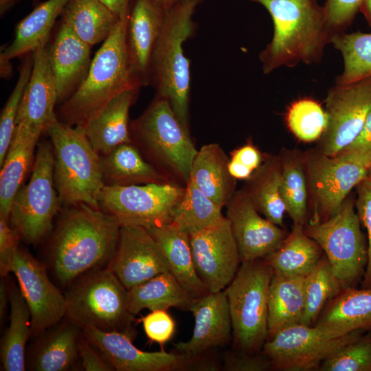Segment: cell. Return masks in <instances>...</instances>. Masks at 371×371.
I'll list each match as a JSON object with an SVG mask.
<instances>
[{"instance_id":"cell-34","label":"cell","mask_w":371,"mask_h":371,"mask_svg":"<svg viewBox=\"0 0 371 371\" xmlns=\"http://www.w3.org/2000/svg\"><path fill=\"white\" fill-rule=\"evenodd\" d=\"M243 188L265 218L282 227L285 205L281 194V163L279 155L269 156L246 180Z\"/></svg>"},{"instance_id":"cell-18","label":"cell","mask_w":371,"mask_h":371,"mask_svg":"<svg viewBox=\"0 0 371 371\" xmlns=\"http://www.w3.org/2000/svg\"><path fill=\"white\" fill-rule=\"evenodd\" d=\"M236 240L242 262L263 259L277 249L286 232L256 209L242 188L226 205V216Z\"/></svg>"},{"instance_id":"cell-16","label":"cell","mask_w":371,"mask_h":371,"mask_svg":"<svg viewBox=\"0 0 371 371\" xmlns=\"http://www.w3.org/2000/svg\"><path fill=\"white\" fill-rule=\"evenodd\" d=\"M190 240L200 280L210 293L225 290L242 262L227 218L190 234Z\"/></svg>"},{"instance_id":"cell-56","label":"cell","mask_w":371,"mask_h":371,"mask_svg":"<svg viewBox=\"0 0 371 371\" xmlns=\"http://www.w3.org/2000/svg\"><path fill=\"white\" fill-rule=\"evenodd\" d=\"M12 74L11 60L0 58V76L2 78L8 79Z\"/></svg>"},{"instance_id":"cell-49","label":"cell","mask_w":371,"mask_h":371,"mask_svg":"<svg viewBox=\"0 0 371 371\" xmlns=\"http://www.w3.org/2000/svg\"><path fill=\"white\" fill-rule=\"evenodd\" d=\"M20 238L9 220L0 217V273L2 278L11 272L13 256L19 247Z\"/></svg>"},{"instance_id":"cell-10","label":"cell","mask_w":371,"mask_h":371,"mask_svg":"<svg viewBox=\"0 0 371 371\" xmlns=\"http://www.w3.org/2000/svg\"><path fill=\"white\" fill-rule=\"evenodd\" d=\"M306 234L320 246L344 289L356 287L365 274L368 245L350 194L329 218L304 225Z\"/></svg>"},{"instance_id":"cell-57","label":"cell","mask_w":371,"mask_h":371,"mask_svg":"<svg viewBox=\"0 0 371 371\" xmlns=\"http://www.w3.org/2000/svg\"><path fill=\"white\" fill-rule=\"evenodd\" d=\"M368 23L371 25V0H362L359 8Z\"/></svg>"},{"instance_id":"cell-4","label":"cell","mask_w":371,"mask_h":371,"mask_svg":"<svg viewBox=\"0 0 371 371\" xmlns=\"http://www.w3.org/2000/svg\"><path fill=\"white\" fill-rule=\"evenodd\" d=\"M199 2L181 0L166 11L152 60V79L156 97L166 100L184 128L190 132V60L183 43L194 34L192 16Z\"/></svg>"},{"instance_id":"cell-30","label":"cell","mask_w":371,"mask_h":371,"mask_svg":"<svg viewBox=\"0 0 371 371\" xmlns=\"http://www.w3.org/2000/svg\"><path fill=\"white\" fill-rule=\"evenodd\" d=\"M82 329L66 319L48 328L40 337L32 355L31 368L36 371L71 370L79 356Z\"/></svg>"},{"instance_id":"cell-17","label":"cell","mask_w":371,"mask_h":371,"mask_svg":"<svg viewBox=\"0 0 371 371\" xmlns=\"http://www.w3.org/2000/svg\"><path fill=\"white\" fill-rule=\"evenodd\" d=\"M108 267L128 289L169 271L157 241L140 226L122 225L115 253Z\"/></svg>"},{"instance_id":"cell-20","label":"cell","mask_w":371,"mask_h":371,"mask_svg":"<svg viewBox=\"0 0 371 371\" xmlns=\"http://www.w3.org/2000/svg\"><path fill=\"white\" fill-rule=\"evenodd\" d=\"M83 335L96 347L117 371H170L180 370L183 357L179 353L146 352L133 344V338L117 332L93 327L82 328Z\"/></svg>"},{"instance_id":"cell-27","label":"cell","mask_w":371,"mask_h":371,"mask_svg":"<svg viewBox=\"0 0 371 371\" xmlns=\"http://www.w3.org/2000/svg\"><path fill=\"white\" fill-rule=\"evenodd\" d=\"M41 133L21 126L15 133L1 166L0 217L9 220L13 200L33 166L34 150Z\"/></svg>"},{"instance_id":"cell-21","label":"cell","mask_w":371,"mask_h":371,"mask_svg":"<svg viewBox=\"0 0 371 371\" xmlns=\"http://www.w3.org/2000/svg\"><path fill=\"white\" fill-rule=\"evenodd\" d=\"M166 12L151 0H133L131 3L126 44L133 69L142 86L148 85L152 80L153 56Z\"/></svg>"},{"instance_id":"cell-8","label":"cell","mask_w":371,"mask_h":371,"mask_svg":"<svg viewBox=\"0 0 371 371\" xmlns=\"http://www.w3.org/2000/svg\"><path fill=\"white\" fill-rule=\"evenodd\" d=\"M305 153L311 210L309 223L324 221L339 210L371 168V151H343L328 156L319 149Z\"/></svg>"},{"instance_id":"cell-61","label":"cell","mask_w":371,"mask_h":371,"mask_svg":"<svg viewBox=\"0 0 371 371\" xmlns=\"http://www.w3.org/2000/svg\"><path fill=\"white\" fill-rule=\"evenodd\" d=\"M194 1L199 2L201 0H194Z\"/></svg>"},{"instance_id":"cell-15","label":"cell","mask_w":371,"mask_h":371,"mask_svg":"<svg viewBox=\"0 0 371 371\" xmlns=\"http://www.w3.org/2000/svg\"><path fill=\"white\" fill-rule=\"evenodd\" d=\"M31 315V335L39 337L66 314L65 294L49 278L44 265L28 251L18 247L11 266Z\"/></svg>"},{"instance_id":"cell-38","label":"cell","mask_w":371,"mask_h":371,"mask_svg":"<svg viewBox=\"0 0 371 371\" xmlns=\"http://www.w3.org/2000/svg\"><path fill=\"white\" fill-rule=\"evenodd\" d=\"M10 324L1 340V357L3 370H25V345L31 336V315L19 286L9 287Z\"/></svg>"},{"instance_id":"cell-54","label":"cell","mask_w":371,"mask_h":371,"mask_svg":"<svg viewBox=\"0 0 371 371\" xmlns=\"http://www.w3.org/2000/svg\"><path fill=\"white\" fill-rule=\"evenodd\" d=\"M228 170L233 178L236 180H247L254 171L247 166L229 159Z\"/></svg>"},{"instance_id":"cell-28","label":"cell","mask_w":371,"mask_h":371,"mask_svg":"<svg viewBox=\"0 0 371 371\" xmlns=\"http://www.w3.org/2000/svg\"><path fill=\"white\" fill-rule=\"evenodd\" d=\"M229 160L218 144H205L198 150L190 175V180L222 208L236 192V179L228 170Z\"/></svg>"},{"instance_id":"cell-1","label":"cell","mask_w":371,"mask_h":371,"mask_svg":"<svg viewBox=\"0 0 371 371\" xmlns=\"http://www.w3.org/2000/svg\"><path fill=\"white\" fill-rule=\"evenodd\" d=\"M54 233L50 260L63 286L109 266L117 247L121 224L112 215L85 203L69 205Z\"/></svg>"},{"instance_id":"cell-5","label":"cell","mask_w":371,"mask_h":371,"mask_svg":"<svg viewBox=\"0 0 371 371\" xmlns=\"http://www.w3.org/2000/svg\"><path fill=\"white\" fill-rule=\"evenodd\" d=\"M45 132L54 149V181L60 202L100 209L99 197L105 186L100 155L83 128L69 125L56 115Z\"/></svg>"},{"instance_id":"cell-14","label":"cell","mask_w":371,"mask_h":371,"mask_svg":"<svg viewBox=\"0 0 371 371\" xmlns=\"http://www.w3.org/2000/svg\"><path fill=\"white\" fill-rule=\"evenodd\" d=\"M325 103L327 126L317 149L335 156L356 138L371 111V76L335 84L328 91Z\"/></svg>"},{"instance_id":"cell-58","label":"cell","mask_w":371,"mask_h":371,"mask_svg":"<svg viewBox=\"0 0 371 371\" xmlns=\"http://www.w3.org/2000/svg\"><path fill=\"white\" fill-rule=\"evenodd\" d=\"M155 4L164 11H168L178 3L181 0H151Z\"/></svg>"},{"instance_id":"cell-7","label":"cell","mask_w":371,"mask_h":371,"mask_svg":"<svg viewBox=\"0 0 371 371\" xmlns=\"http://www.w3.org/2000/svg\"><path fill=\"white\" fill-rule=\"evenodd\" d=\"M69 286L65 318L81 329L93 327L134 338L128 290L108 267L88 272Z\"/></svg>"},{"instance_id":"cell-48","label":"cell","mask_w":371,"mask_h":371,"mask_svg":"<svg viewBox=\"0 0 371 371\" xmlns=\"http://www.w3.org/2000/svg\"><path fill=\"white\" fill-rule=\"evenodd\" d=\"M223 362L227 371H265L273 368L271 360L263 352L255 354L239 349L225 352Z\"/></svg>"},{"instance_id":"cell-42","label":"cell","mask_w":371,"mask_h":371,"mask_svg":"<svg viewBox=\"0 0 371 371\" xmlns=\"http://www.w3.org/2000/svg\"><path fill=\"white\" fill-rule=\"evenodd\" d=\"M327 121L326 111L318 102L311 98L295 101L286 114L289 129L304 142L319 140L326 128Z\"/></svg>"},{"instance_id":"cell-6","label":"cell","mask_w":371,"mask_h":371,"mask_svg":"<svg viewBox=\"0 0 371 371\" xmlns=\"http://www.w3.org/2000/svg\"><path fill=\"white\" fill-rule=\"evenodd\" d=\"M132 142L171 181L185 186L198 150L170 103L155 97L130 124Z\"/></svg>"},{"instance_id":"cell-43","label":"cell","mask_w":371,"mask_h":371,"mask_svg":"<svg viewBox=\"0 0 371 371\" xmlns=\"http://www.w3.org/2000/svg\"><path fill=\"white\" fill-rule=\"evenodd\" d=\"M34 52L26 54L19 71L17 82L9 96L0 116V166L2 165L12 141L21 102L32 76Z\"/></svg>"},{"instance_id":"cell-13","label":"cell","mask_w":371,"mask_h":371,"mask_svg":"<svg viewBox=\"0 0 371 371\" xmlns=\"http://www.w3.org/2000/svg\"><path fill=\"white\" fill-rule=\"evenodd\" d=\"M366 331L344 335L327 332L316 326L302 324L284 328L267 339L262 352L272 368L284 371H306L321 364Z\"/></svg>"},{"instance_id":"cell-52","label":"cell","mask_w":371,"mask_h":371,"mask_svg":"<svg viewBox=\"0 0 371 371\" xmlns=\"http://www.w3.org/2000/svg\"><path fill=\"white\" fill-rule=\"evenodd\" d=\"M343 151H371V111L358 135Z\"/></svg>"},{"instance_id":"cell-12","label":"cell","mask_w":371,"mask_h":371,"mask_svg":"<svg viewBox=\"0 0 371 371\" xmlns=\"http://www.w3.org/2000/svg\"><path fill=\"white\" fill-rule=\"evenodd\" d=\"M184 190L185 186L175 182L104 186L100 194L99 207L113 216L121 225L149 229L171 223L172 212Z\"/></svg>"},{"instance_id":"cell-39","label":"cell","mask_w":371,"mask_h":371,"mask_svg":"<svg viewBox=\"0 0 371 371\" xmlns=\"http://www.w3.org/2000/svg\"><path fill=\"white\" fill-rule=\"evenodd\" d=\"M221 210L189 179L174 209L171 223L190 235L221 220L224 217Z\"/></svg>"},{"instance_id":"cell-35","label":"cell","mask_w":371,"mask_h":371,"mask_svg":"<svg viewBox=\"0 0 371 371\" xmlns=\"http://www.w3.org/2000/svg\"><path fill=\"white\" fill-rule=\"evenodd\" d=\"M194 300L169 271L128 289V310L133 315L144 309L190 311Z\"/></svg>"},{"instance_id":"cell-44","label":"cell","mask_w":371,"mask_h":371,"mask_svg":"<svg viewBox=\"0 0 371 371\" xmlns=\"http://www.w3.org/2000/svg\"><path fill=\"white\" fill-rule=\"evenodd\" d=\"M363 334L323 362L319 370L371 371V330Z\"/></svg>"},{"instance_id":"cell-25","label":"cell","mask_w":371,"mask_h":371,"mask_svg":"<svg viewBox=\"0 0 371 371\" xmlns=\"http://www.w3.org/2000/svg\"><path fill=\"white\" fill-rule=\"evenodd\" d=\"M315 326L338 335L371 330V288L342 289L327 302Z\"/></svg>"},{"instance_id":"cell-37","label":"cell","mask_w":371,"mask_h":371,"mask_svg":"<svg viewBox=\"0 0 371 371\" xmlns=\"http://www.w3.org/2000/svg\"><path fill=\"white\" fill-rule=\"evenodd\" d=\"M281 163V194L286 212L293 225H305L308 209V190L305 153L283 148L278 155Z\"/></svg>"},{"instance_id":"cell-41","label":"cell","mask_w":371,"mask_h":371,"mask_svg":"<svg viewBox=\"0 0 371 371\" xmlns=\"http://www.w3.org/2000/svg\"><path fill=\"white\" fill-rule=\"evenodd\" d=\"M344 289L335 275L327 258L324 256L314 269L305 276L304 311L301 324H315L327 302Z\"/></svg>"},{"instance_id":"cell-3","label":"cell","mask_w":371,"mask_h":371,"mask_svg":"<svg viewBox=\"0 0 371 371\" xmlns=\"http://www.w3.org/2000/svg\"><path fill=\"white\" fill-rule=\"evenodd\" d=\"M128 16L117 22L92 58L83 82L61 104L60 121L83 128L114 97L126 90L142 87L128 56Z\"/></svg>"},{"instance_id":"cell-55","label":"cell","mask_w":371,"mask_h":371,"mask_svg":"<svg viewBox=\"0 0 371 371\" xmlns=\"http://www.w3.org/2000/svg\"><path fill=\"white\" fill-rule=\"evenodd\" d=\"M1 280L0 283V318L3 319L8 302H10L9 287L5 280Z\"/></svg>"},{"instance_id":"cell-59","label":"cell","mask_w":371,"mask_h":371,"mask_svg":"<svg viewBox=\"0 0 371 371\" xmlns=\"http://www.w3.org/2000/svg\"><path fill=\"white\" fill-rule=\"evenodd\" d=\"M20 0H0V15L2 17Z\"/></svg>"},{"instance_id":"cell-31","label":"cell","mask_w":371,"mask_h":371,"mask_svg":"<svg viewBox=\"0 0 371 371\" xmlns=\"http://www.w3.org/2000/svg\"><path fill=\"white\" fill-rule=\"evenodd\" d=\"M305 276L273 273L268 293V337L301 324L304 311Z\"/></svg>"},{"instance_id":"cell-26","label":"cell","mask_w":371,"mask_h":371,"mask_svg":"<svg viewBox=\"0 0 371 371\" xmlns=\"http://www.w3.org/2000/svg\"><path fill=\"white\" fill-rule=\"evenodd\" d=\"M159 245L169 271L195 299L210 293L197 275L190 235L172 223L146 229Z\"/></svg>"},{"instance_id":"cell-24","label":"cell","mask_w":371,"mask_h":371,"mask_svg":"<svg viewBox=\"0 0 371 371\" xmlns=\"http://www.w3.org/2000/svg\"><path fill=\"white\" fill-rule=\"evenodd\" d=\"M139 89H128L111 99L83 127L93 148L100 155L116 146L132 142L129 111Z\"/></svg>"},{"instance_id":"cell-23","label":"cell","mask_w":371,"mask_h":371,"mask_svg":"<svg viewBox=\"0 0 371 371\" xmlns=\"http://www.w3.org/2000/svg\"><path fill=\"white\" fill-rule=\"evenodd\" d=\"M91 48L60 22L54 40L49 46L57 104L66 101L85 80L92 61Z\"/></svg>"},{"instance_id":"cell-33","label":"cell","mask_w":371,"mask_h":371,"mask_svg":"<svg viewBox=\"0 0 371 371\" xmlns=\"http://www.w3.org/2000/svg\"><path fill=\"white\" fill-rule=\"evenodd\" d=\"M323 251L304 230L296 224L280 245L262 260L273 273L306 276L323 257Z\"/></svg>"},{"instance_id":"cell-2","label":"cell","mask_w":371,"mask_h":371,"mask_svg":"<svg viewBox=\"0 0 371 371\" xmlns=\"http://www.w3.org/2000/svg\"><path fill=\"white\" fill-rule=\"evenodd\" d=\"M270 14L273 34L259 59L262 71L319 63L330 41L324 5L317 0H249Z\"/></svg>"},{"instance_id":"cell-46","label":"cell","mask_w":371,"mask_h":371,"mask_svg":"<svg viewBox=\"0 0 371 371\" xmlns=\"http://www.w3.org/2000/svg\"><path fill=\"white\" fill-rule=\"evenodd\" d=\"M355 207L368 234V262L362 288H371V181L366 177L356 187Z\"/></svg>"},{"instance_id":"cell-60","label":"cell","mask_w":371,"mask_h":371,"mask_svg":"<svg viewBox=\"0 0 371 371\" xmlns=\"http://www.w3.org/2000/svg\"><path fill=\"white\" fill-rule=\"evenodd\" d=\"M367 177L371 181V168L368 173Z\"/></svg>"},{"instance_id":"cell-53","label":"cell","mask_w":371,"mask_h":371,"mask_svg":"<svg viewBox=\"0 0 371 371\" xmlns=\"http://www.w3.org/2000/svg\"><path fill=\"white\" fill-rule=\"evenodd\" d=\"M104 4L119 19L128 16L133 0H99Z\"/></svg>"},{"instance_id":"cell-11","label":"cell","mask_w":371,"mask_h":371,"mask_svg":"<svg viewBox=\"0 0 371 371\" xmlns=\"http://www.w3.org/2000/svg\"><path fill=\"white\" fill-rule=\"evenodd\" d=\"M60 201L54 181V153L52 143L38 145L31 177L16 194L9 222L29 244L40 242L51 230Z\"/></svg>"},{"instance_id":"cell-51","label":"cell","mask_w":371,"mask_h":371,"mask_svg":"<svg viewBox=\"0 0 371 371\" xmlns=\"http://www.w3.org/2000/svg\"><path fill=\"white\" fill-rule=\"evenodd\" d=\"M230 159L237 161L253 171H255L263 162L262 155L251 142L241 146L230 153Z\"/></svg>"},{"instance_id":"cell-36","label":"cell","mask_w":371,"mask_h":371,"mask_svg":"<svg viewBox=\"0 0 371 371\" xmlns=\"http://www.w3.org/2000/svg\"><path fill=\"white\" fill-rule=\"evenodd\" d=\"M120 20L99 0H69L60 22L92 47L103 43Z\"/></svg>"},{"instance_id":"cell-32","label":"cell","mask_w":371,"mask_h":371,"mask_svg":"<svg viewBox=\"0 0 371 371\" xmlns=\"http://www.w3.org/2000/svg\"><path fill=\"white\" fill-rule=\"evenodd\" d=\"M69 0H47L39 3L16 25L12 43L1 51L0 58H13L34 52L48 42L49 33Z\"/></svg>"},{"instance_id":"cell-47","label":"cell","mask_w":371,"mask_h":371,"mask_svg":"<svg viewBox=\"0 0 371 371\" xmlns=\"http://www.w3.org/2000/svg\"><path fill=\"white\" fill-rule=\"evenodd\" d=\"M144 333L151 342L164 346L175 332V322L167 310L151 311L142 318Z\"/></svg>"},{"instance_id":"cell-50","label":"cell","mask_w":371,"mask_h":371,"mask_svg":"<svg viewBox=\"0 0 371 371\" xmlns=\"http://www.w3.org/2000/svg\"><path fill=\"white\" fill-rule=\"evenodd\" d=\"M78 352L86 371L115 370L104 355L83 335L82 331L78 341Z\"/></svg>"},{"instance_id":"cell-9","label":"cell","mask_w":371,"mask_h":371,"mask_svg":"<svg viewBox=\"0 0 371 371\" xmlns=\"http://www.w3.org/2000/svg\"><path fill=\"white\" fill-rule=\"evenodd\" d=\"M273 273L262 259L242 262L225 289L236 349L256 352L268 337V293Z\"/></svg>"},{"instance_id":"cell-19","label":"cell","mask_w":371,"mask_h":371,"mask_svg":"<svg viewBox=\"0 0 371 371\" xmlns=\"http://www.w3.org/2000/svg\"><path fill=\"white\" fill-rule=\"evenodd\" d=\"M190 311L194 319L192 335L174 344L177 353L192 357L227 343L232 325L225 290L195 298Z\"/></svg>"},{"instance_id":"cell-29","label":"cell","mask_w":371,"mask_h":371,"mask_svg":"<svg viewBox=\"0 0 371 371\" xmlns=\"http://www.w3.org/2000/svg\"><path fill=\"white\" fill-rule=\"evenodd\" d=\"M105 186H124L173 182L144 157L133 143L120 144L100 155Z\"/></svg>"},{"instance_id":"cell-22","label":"cell","mask_w":371,"mask_h":371,"mask_svg":"<svg viewBox=\"0 0 371 371\" xmlns=\"http://www.w3.org/2000/svg\"><path fill=\"white\" fill-rule=\"evenodd\" d=\"M47 43L34 52L32 76L24 91L16 119V126L41 134L45 132L56 116L54 106L57 104Z\"/></svg>"},{"instance_id":"cell-45","label":"cell","mask_w":371,"mask_h":371,"mask_svg":"<svg viewBox=\"0 0 371 371\" xmlns=\"http://www.w3.org/2000/svg\"><path fill=\"white\" fill-rule=\"evenodd\" d=\"M362 0H326L324 5L328 30L333 35L344 32L359 11Z\"/></svg>"},{"instance_id":"cell-40","label":"cell","mask_w":371,"mask_h":371,"mask_svg":"<svg viewBox=\"0 0 371 371\" xmlns=\"http://www.w3.org/2000/svg\"><path fill=\"white\" fill-rule=\"evenodd\" d=\"M330 43L343 58L344 67L335 84H348L371 76V33L346 32L332 36Z\"/></svg>"}]
</instances>
